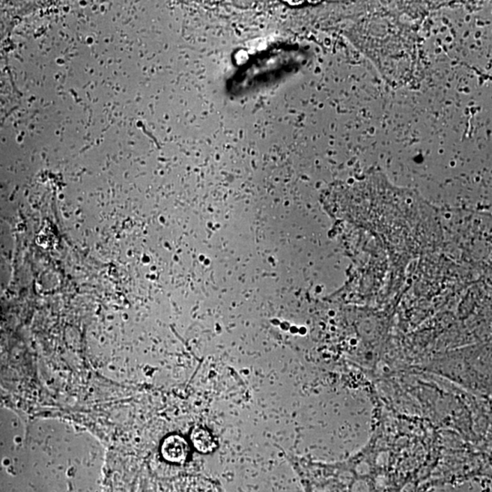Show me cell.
<instances>
[{"mask_svg":"<svg viewBox=\"0 0 492 492\" xmlns=\"http://www.w3.org/2000/svg\"><path fill=\"white\" fill-rule=\"evenodd\" d=\"M162 453L167 461L183 463L189 457L190 446L186 438L172 435L163 441Z\"/></svg>","mask_w":492,"mask_h":492,"instance_id":"cell-1","label":"cell"},{"mask_svg":"<svg viewBox=\"0 0 492 492\" xmlns=\"http://www.w3.org/2000/svg\"><path fill=\"white\" fill-rule=\"evenodd\" d=\"M191 441L197 452H213L217 447V441L210 431L204 428H195L191 434Z\"/></svg>","mask_w":492,"mask_h":492,"instance_id":"cell-2","label":"cell"}]
</instances>
